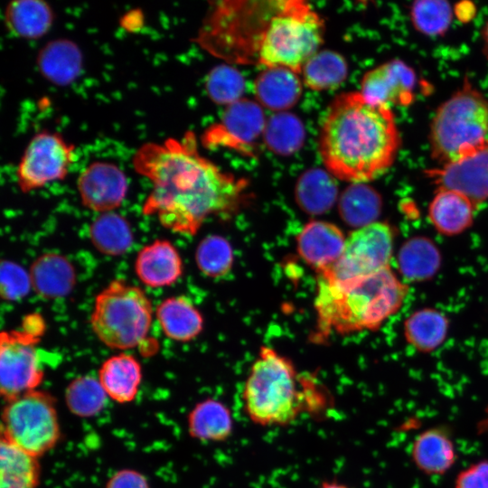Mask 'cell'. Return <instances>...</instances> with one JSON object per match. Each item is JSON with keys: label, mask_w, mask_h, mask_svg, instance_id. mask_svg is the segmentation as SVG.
I'll return each mask as SVG.
<instances>
[{"label": "cell", "mask_w": 488, "mask_h": 488, "mask_svg": "<svg viewBox=\"0 0 488 488\" xmlns=\"http://www.w3.org/2000/svg\"><path fill=\"white\" fill-rule=\"evenodd\" d=\"M132 164L153 185L143 214L157 217L163 227L183 236L197 234L211 215L237 210L247 188L244 179L200 155L192 132L182 139L142 145Z\"/></svg>", "instance_id": "obj_1"}, {"label": "cell", "mask_w": 488, "mask_h": 488, "mask_svg": "<svg viewBox=\"0 0 488 488\" xmlns=\"http://www.w3.org/2000/svg\"><path fill=\"white\" fill-rule=\"evenodd\" d=\"M400 136L390 108L344 92L329 105L319 134V154L331 175L352 183L371 181L393 164Z\"/></svg>", "instance_id": "obj_2"}, {"label": "cell", "mask_w": 488, "mask_h": 488, "mask_svg": "<svg viewBox=\"0 0 488 488\" xmlns=\"http://www.w3.org/2000/svg\"><path fill=\"white\" fill-rule=\"evenodd\" d=\"M408 293L391 267L343 282L317 279L314 306L319 339L378 330L399 311Z\"/></svg>", "instance_id": "obj_3"}, {"label": "cell", "mask_w": 488, "mask_h": 488, "mask_svg": "<svg viewBox=\"0 0 488 488\" xmlns=\"http://www.w3.org/2000/svg\"><path fill=\"white\" fill-rule=\"evenodd\" d=\"M318 384L277 350L261 346L242 390L245 412L263 427L286 426L318 403Z\"/></svg>", "instance_id": "obj_4"}, {"label": "cell", "mask_w": 488, "mask_h": 488, "mask_svg": "<svg viewBox=\"0 0 488 488\" xmlns=\"http://www.w3.org/2000/svg\"><path fill=\"white\" fill-rule=\"evenodd\" d=\"M324 22L306 2H277L273 14L257 40L258 63L266 68H286L301 73L305 63L318 52Z\"/></svg>", "instance_id": "obj_5"}, {"label": "cell", "mask_w": 488, "mask_h": 488, "mask_svg": "<svg viewBox=\"0 0 488 488\" xmlns=\"http://www.w3.org/2000/svg\"><path fill=\"white\" fill-rule=\"evenodd\" d=\"M488 142V98L468 80L436 111L430 127V153L441 166Z\"/></svg>", "instance_id": "obj_6"}, {"label": "cell", "mask_w": 488, "mask_h": 488, "mask_svg": "<svg viewBox=\"0 0 488 488\" xmlns=\"http://www.w3.org/2000/svg\"><path fill=\"white\" fill-rule=\"evenodd\" d=\"M152 318L153 306L146 294L123 279H115L97 295L90 325L108 348L128 350L145 341Z\"/></svg>", "instance_id": "obj_7"}, {"label": "cell", "mask_w": 488, "mask_h": 488, "mask_svg": "<svg viewBox=\"0 0 488 488\" xmlns=\"http://www.w3.org/2000/svg\"><path fill=\"white\" fill-rule=\"evenodd\" d=\"M1 432V438L37 458L46 454L61 436L53 397L34 389L6 401Z\"/></svg>", "instance_id": "obj_8"}, {"label": "cell", "mask_w": 488, "mask_h": 488, "mask_svg": "<svg viewBox=\"0 0 488 488\" xmlns=\"http://www.w3.org/2000/svg\"><path fill=\"white\" fill-rule=\"evenodd\" d=\"M394 234L391 227L375 221L352 231L337 261L317 274V279L343 282L390 267Z\"/></svg>", "instance_id": "obj_9"}, {"label": "cell", "mask_w": 488, "mask_h": 488, "mask_svg": "<svg viewBox=\"0 0 488 488\" xmlns=\"http://www.w3.org/2000/svg\"><path fill=\"white\" fill-rule=\"evenodd\" d=\"M75 160V146L60 133L42 131L28 143L16 169L23 192L40 189L64 179Z\"/></svg>", "instance_id": "obj_10"}, {"label": "cell", "mask_w": 488, "mask_h": 488, "mask_svg": "<svg viewBox=\"0 0 488 488\" xmlns=\"http://www.w3.org/2000/svg\"><path fill=\"white\" fill-rule=\"evenodd\" d=\"M40 335L23 328L0 334V392L8 401L34 390L43 380L36 344Z\"/></svg>", "instance_id": "obj_11"}, {"label": "cell", "mask_w": 488, "mask_h": 488, "mask_svg": "<svg viewBox=\"0 0 488 488\" xmlns=\"http://www.w3.org/2000/svg\"><path fill=\"white\" fill-rule=\"evenodd\" d=\"M437 189L461 192L475 205L488 202V142L469 155L426 171Z\"/></svg>", "instance_id": "obj_12"}, {"label": "cell", "mask_w": 488, "mask_h": 488, "mask_svg": "<svg viewBox=\"0 0 488 488\" xmlns=\"http://www.w3.org/2000/svg\"><path fill=\"white\" fill-rule=\"evenodd\" d=\"M416 81L412 68L394 59L367 71L361 79L360 92L374 104L404 107L414 100Z\"/></svg>", "instance_id": "obj_13"}, {"label": "cell", "mask_w": 488, "mask_h": 488, "mask_svg": "<svg viewBox=\"0 0 488 488\" xmlns=\"http://www.w3.org/2000/svg\"><path fill=\"white\" fill-rule=\"evenodd\" d=\"M77 188L83 206L101 214L113 211L122 204L127 180L117 165L95 161L80 174Z\"/></svg>", "instance_id": "obj_14"}, {"label": "cell", "mask_w": 488, "mask_h": 488, "mask_svg": "<svg viewBox=\"0 0 488 488\" xmlns=\"http://www.w3.org/2000/svg\"><path fill=\"white\" fill-rule=\"evenodd\" d=\"M345 241L343 232L335 224L311 221L297 234L296 249L302 259L318 274L337 261Z\"/></svg>", "instance_id": "obj_15"}, {"label": "cell", "mask_w": 488, "mask_h": 488, "mask_svg": "<svg viewBox=\"0 0 488 488\" xmlns=\"http://www.w3.org/2000/svg\"><path fill=\"white\" fill-rule=\"evenodd\" d=\"M183 265L176 248L166 239H155L144 246L136 258L135 272L150 287L168 286L183 274Z\"/></svg>", "instance_id": "obj_16"}, {"label": "cell", "mask_w": 488, "mask_h": 488, "mask_svg": "<svg viewBox=\"0 0 488 488\" xmlns=\"http://www.w3.org/2000/svg\"><path fill=\"white\" fill-rule=\"evenodd\" d=\"M410 456L414 465L427 475H442L457 460L455 445L444 427L427 428L413 440Z\"/></svg>", "instance_id": "obj_17"}, {"label": "cell", "mask_w": 488, "mask_h": 488, "mask_svg": "<svg viewBox=\"0 0 488 488\" xmlns=\"http://www.w3.org/2000/svg\"><path fill=\"white\" fill-rule=\"evenodd\" d=\"M261 108L249 100H239L228 108L221 122L208 132L210 143L248 145L265 130Z\"/></svg>", "instance_id": "obj_18"}, {"label": "cell", "mask_w": 488, "mask_h": 488, "mask_svg": "<svg viewBox=\"0 0 488 488\" xmlns=\"http://www.w3.org/2000/svg\"><path fill=\"white\" fill-rule=\"evenodd\" d=\"M32 289L42 298L55 299L70 294L76 282L72 264L58 253H44L31 265Z\"/></svg>", "instance_id": "obj_19"}, {"label": "cell", "mask_w": 488, "mask_h": 488, "mask_svg": "<svg viewBox=\"0 0 488 488\" xmlns=\"http://www.w3.org/2000/svg\"><path fill=\"white\" fill-rule=\"evenodd\" d=\"M98 379L112 400L120 404L129 403L138 393L142 380V368L134 356L121 352L109 357L102 363Z\"/></svg>", "instance_id": "obj_20"}, {"label": "cell", "mask_w": 488, "mask_h": 488, "mask_svg": "<svg viewBox=\"0 0 488 488\" xmlns=\"http://www.w3.org/2000/svg\"><path fill=\"white\" fill-rule=\"evenodd\" d=\"M476 205L465 195L449 189H437L428 206V218L441 234L457 235L473 223Z\"/></svg>", "instance_id": "obj_21"}, {"label": "cell", "mask_w": 488, "mask_h": 488, "mask_svg": "<svg viewBox=\"0 0 488 488\" xmlns=\"http://www.w3.org/2000/svg\"><path fill=\"white\" fill-rule=\"evenodd\" d=\"M155 316L164 335L169 339L187 343L194 340L203 330V317L192 302L183 296L162 301Z\"/></svg>", "instance_id": "obj_22"}, {"label": "cell", "mask_w": 488, "mask_h": 488, "mask_svg": "<svg viewBox=\"0 0 488 488\" xmlns=\"http://www.w3.org/2000/svg\"><path fill=\"white\" fill-rule=\"evenodd\" d=\"M82 53L68 39L49 42L37 55V66L44 79L58 86L73 82L82 70Z\"/></svg>", "instance_id": "obj_23"}, {"label": "cell", "mask_w": 488, "mask_h": 488, "mask_svg": "<svg viewBox=\"0 0 488 488\" xmlns=\"http://www.w3.org/2000/svg\"><path fill=\"white\" fill-rule=\"evenodd\" d=\"M190 436L203 442H223L232 434V413L221 400L208 398L196 403L187 417Z\"/></svg>", "instance_id": "obj_24"}, {"label": "cell", "mask_w": 488, "mask_h": 488, "mask_svg": "<svg viewBox=\"0 0 488 488\" xmlns=\"http://www.w3.org/2000/svg\"><path fill=\"white\" fill-rule=\"evenodd\" d=\"M302 92L297 74L286 68H266L255 81L258 101L272 110H284L294 106Z\"/></svg>", "instance_id": "obj_25"}, {"label": "cell", "mask_w": 488, "mask_h": 488, "mask_svg": "<svg viewBox=\"0 0 488 488\" xmlns=\"http://www.w3.org/2000/svg\"><path fill=\"white\" fill-rule=\"evenodd\" d=\"M54 14L50 5L41 0H15L5 11L7 29L15 36L37 39L44 35L53 23Z\"/></svg>", "instance_id": "obj_26"}, {"label": "cell", "mask_w": 488, "mask_h": 488, "mask_svg": "<svg viewBox=\"0 0 488 488\" xmlns=\"http://www.w3.org/2000/svg\"><path fill=\"white\" fill-rule=\"evenodd\" d=\"M39 478L37 457L1 438L0 488H36Z\"/></svg>", "instance_id": "obj_27"}, {"label": "cell", "mask_w": 488, "mask_h": 488, "mask_svg": "<svg viewBox=\"0 0 488 488\" xmlns=\"http://www.w3.org/2000/svg\"><path fill=\"white\" fill-rule=\"evenodd\" d=\"M448 320L443 313L430 308L412 313L404 323L406 341L421 352H431L445 341Z\"/></svg>", "instance_id": "obj_28"}, {"label": "cell", "mask_w": 488, "mask_h": 488, "mask_svg": "<svg viewBox=\"0 0 488 488\" xmlns=\"http://www.w3.org/2000/svg\"><path fill=\"white\" fill-rule=\"evenodd\" d=\"M93 246L102 254L120 256L133 244V232L127 219L114 211L99 214L89 227Z\"/></svg>", "instance_id": "obj_29"}, {"label": "cell", "mask_w": 488, "mask_h": 488, "mask_svg": "<svg viewBox=\"0 0 488 488\" xmlns=\"http://www.w3.org/2000/svg\"><path fill=\"white\" fill-rule=\"evenodd\" d=\"M301 73L305 85L311 89H334L345 80L348 66L341 54L326 50L314 53L305 63Z\"/></svg>", "instance_id": "obj_30"}, {"label": "cell", "mask_w": 488, "mask_h": 488, "mask_svg": "<svg viewBox=\"0 0 488 488\" xmlns=\"http://www.w3.org/2000/svg\"><path fill=\"white\" fill-rule=\"evenodd\" d=\"M381 209V198L364 183H352L342 194L339 211L343 221L358 228L375 222Z\"/></svg>", "instance_id": "obj_31"}, {"label": "cell", "mask_w": 488, "mask_h": 488, "mask_svg": "<svg viewBox=\"0 0 488 488\" xmlns=\"http://www.w3.org/2000/svg\"><path fill=\"white\" fill-rule=\"evenodd\" d=\"M440 265L435 244L425 238L407 241L399 254L401 273L410 280H423L433 276Z\"/></svg>", "instance_id": "obj_32"}, {"label": "cell", "mask_w": 488, "mask_h": 488, "mask_svg": "<svg viewBox=\"0 0 488 488\" xmlns=\"http://www.w3.org/2000/svg\"><path fill=\"white\" fill-rule=\"evenodd\" d=\"M337 195L331 176L322 170H310L301 176L296 185V200L305 211L323 213L329 210Z\"/></svg>", "instance_id": "obj_33"}, {"label": "cell", "mask_w": 488, "mask_h": 488, "mask_svg": "<svg viewBox=\"0 0 488 488\" xmlns=\"http://www.w3.org/2000/svg\"><path fill=\"white\" fill-rule=\"evenodd\" d=\"M108 395L98 378L83 375L71 380L65 389L67 408L75 416L91 418L104 408Z\"/></svg>", "instance_id": "obj_34"}, {"label": "cell", "mask_w": 488, "mask_h": 488, "mask_svg": "<svg viewBox=\"0 0 488 488\" xmlns=\"http://www.w3.org/2000/svg\"><path fill=\"white\" fill-rule=\"evenodd\" d=\"M234 255L230 243L219 235L205 237L198 244L195 262L206 277L219 278L227 275L233 265Z\"/></svg>", "instance_id": "obj_35"}, {"label": "cell", "mask_w": 488, "mask_h": 488, "mask_svg": "<svg viewBox=\"0 0 488 488\" xmlns=\"http://www.w3.org/2000/svg\"><path fill=\"white\" fill-rule=\"evenodd\" d=\"M409 14L418 32L427 36H440L449 28L453 11L446 1L422 0L411 5Z\"/></svg>", "instance_id": "obj_36"}, {"label": "cell", "mask_w": 488, "mask_h": 488, "mask_svg": "<svg viewBox=\"0 0 488 488\" xmlns=\"http://www.w3.org/2000/svg\"><path fill=\"white\" fill-rule=\"evenodd\" d=\"M267 145L275 152L290 154L296 151L304 140L302 123L293 115L278 114L265 127Z\"/></svg>", "instance_id": "obj_37"}, {"label": "cell", "mask_w": 488, "mask_h": 488, "mask_svg": "<svg viewBox=\"0 0 488 488\" xmlns=\"http://www.w3.org/2000/svg\"><path fill=\"white\" fill-rule=\"evenodd\" d=\"M206 89L213 101L231 105L239 101L244 89V80L236 70L228 66H220L210 72Z\"/></svg>", "instance_id": "obj_38"}, {"label": "cell", "mask_w": 488, "mask_h": 488, "mask_svg": "<svg viewBox=\"0 0 488 488\" xmlns=\"http://www.w3.org/2000/svg\"><path fill=\"white\" fill-rule=\"evenodd\" d=\"M0 292L2 298L16 301L24 297L32 289L30 274L11 260L1 262Z\"/></svg>", "instance_id": "obj_39"}, {"label": "cell", "mask_w": 488, "mask_h": 488, "mask_svg": "<svg viewBox=\"0 0 488 488\" xmlns=\"http://www.w3.org/2000/svg\"><path fill=\"white\" fill-rule=\"evenodd\" d=\"M455 488H488V460L483 459L458 473Z\"/></svg>", "instance_id": "obj_40"}, {"label": "cell", "mask_w": 488, "mask_h": 488, "mask_svg": "<svg viewBox=\"0 0 488 488\" xmlns=\"http://www.w3.org/2000/svg\"><path fill=\"white\" fill-rule=\"evenodd\" d=\"M105 488H150L147 479L134 469H121L108 479Z\"/></svg>", "instance_id": "obj_41"}, {"label": "cell", "mask_w": 488, "mask_h": 488, "mask_svg": "<svg viewBox=\"0 0 488 488\" xmlns=\"http://www.w3.org/2000/svg\"><path fill=\"white\" fill-rule=\"evenodd\" d=\"M460 5L461 6L458 5L457 7H455L457 17L461 21L470 20L472 16L469 14H467L466 11L475 12V7L472 5V4L470 3H460Z\"/></svg>", "instance_id": "obj_42"}, {"label": "cell", "mask_w": 488, "mask_h": 488, "mask_svg": "<svg viewBox=\"0 0 488 488\" xmlns=\"http://www.w3.org/2000/svg\"><path fill=\"white\" fill-rule=\"evenodd\" d=\"M482 39L483 44V51L486 56L488 57V21L484 24L482 32Z\"/></svg>", "instance_id": "obj_43"}, {"label": "cell", "mask_w": 488, "mask_h": 488, "mask_svg": "<svg viewBox=\"0 0 488 488\" xmlns=\"http://www.w3.org/2000/svg\"><path fill=\"white\" fill-rule=\"evenodd\" d=\"M479 433H485L488 436V408H486V417L478 425Z\"/></svg>", "instance_id": "obj_44"}, {"label": "cell", "mask_w": 488, "mask_h": 488, "mask_svg": "<svg viewBox=\"0 0 488 488\" xmlns=\"http://www.w3.org/2000/svg\"><path fill=\"white\" fill-rule=\"evenodd\" d=\"M319 488H350V487L337 482H324Z\"/></svg>", "instance_id": "obj_45"}]
</instances>
